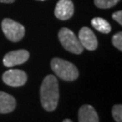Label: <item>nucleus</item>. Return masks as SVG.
I'll list each match as a JSON object with an SVG mask.
<instances>
[{"instance_id": "f257e3e1", "label": "nucleus", "mask_w": 122, "mask_h": 122, "mask_svg": "<svg viewBox=\"0 0 122 122\" xmlns=\"http://www.w3.org/2000/svg\"><path fill=\"white\" fill-rule=\"evenodd\" d=\"M40 100L46 111H53L59 101V85L55 76L47 75L44 79L40 89Z\"/></svg>"}, {"instance_id": "dca6fc26", "label": "nucleus", "mask_w": 122, "mask_h": 122, "mask_svg": "<svg viewBox=\"0 0 122 122\" xmlns=\"http://www.w3.org/2000/svg\"><path fill=\"white\" fill-rule=\"evenodd\" d=\"M15 0H0L1 3H5V4H11V3H14Z\"/></svg>"}, {"instance_id": "9d476101", "label": "nucleus", "mask_w": 122, "mask_h": 122, "mask_svg": "<svg viewBox=\"0 0 122 122\" xmlns=\"http://www.w3.org/2000/svg\"><path fill=\"white\" fill-rule=\"evenodd\" d=\"M16 100L13 96L4 92H0V113L6 114L15 109Z\"/></svg>"}, {"instance_id": "1a4fd4ad", "label": "nucleus", "mask_w": 122, "mask_h": 122, "mask_svg": "<svg viewBox=\"0 0 122 122\" xmlns=\"http://www.w3.org/2000/svg\"><path fill=\"white\" fill-rule=\"evenodd\" d=\"M79 122H99V117L95 109L91 105H82L78 113Z\"/></svg>"}, {"instance_id": "f03ea898", "label": "nucleus", "mask_w": 122, "mask_h": 122, "mask_svg": "<svg viewBox=\"0 0 122 122\" xmlns=\"http://www.w3.org/2000/svg\"><path fill=\"white\" fill-rule=\"evenodd\" d=\"M51 68L59 78L66 81H72L79 77L77 67L73 63L61 58L52 59Z\"/></svg>"}, {"instance_id": "7ed1b4c3", "label": "nucleus", "mask_w": 122, "mask_h": 122, "mask_svg": "<svg viewBox=\"0 0 122 122\" xmlns=\"http://www.w3.org/2000/svg\"><path fill=\"white\" fill-rule=\"evenodd\" d=\"M58 38L63 48L68 52L75 54H81L83 52V47L80 43L79 38L69 28L62 27L60 29L58 33Z\"/></svg>"}, {"instance_id": "4468645a", "label": "nucleus", "mask_w": 122, "mask_h": 122, "mask_svg": "<svg viewBox=\"0 0 122 122\" xmlns=\"http://www.w3.org/2000/svg\"><path fill=\"white\" fill-rule=\"evenodd\" d=\"M112 44L119 51H122V33L118 32L115 34L112 37Z\"/></svg>"}, {"instance_id": "f8f14e48", "label": "nucleus", "mask_w": 122, "mask_h": 122, "mask_svg": "<svg viewBox=\"0 0 122 122\" xmlns=\"http://www.w3.org/2000/svg\"><path fill=\"white\" fill-rule=\"evenodd\" d=\"M120 0H94V4L97 7L101 9H108L118 4Z\"/></svg>"}, {"instance_id": "9b49d317", "label": "nucleus", "mask_w": 122, "mask_h": 122, "mask_svg": "<svg viewBox=\"0 0 122 122\" xmlns=\"http://www.w3.org/2000/svg\"><path fill=\"white\" fill-rule=\"evenodd\" d=\"M92 25L94 29L102 34H109L111 31V25L107 20L101 17H94L92 20Z\"/></svg>"}, {"instance_id": "f3484780", "label": "nucleus", "mask_w": 122, "mask_h": 122, "mask_svg": "<svg viewBox=\"0 0 122 122\" xmlns=\"http://www.w3.org/2000/svg\"><path fill=\"white\" fill-rule=\"evenodd\" d=\"M62 122H72V121H71V119H68V118H67V119H64V120H63Z\"/></svg>"}, {"instance_id": "a211bd4d", "label": "nucleus", "mask_w": 122, "mask_h": 122, "mask_svg": "<svg viewBox=\"0 0 122 122\" xmlns=\"http://www.w3.org/2000/svg\"><path fill=\"white\" fill-rule=\"evenodd\" d=\"M36 1H45V0H36Z\"/></svg>"}, {"instance_id": "2eb2a0df", "label": "nucleus", "mask_w": 122, "mask_h": 122, "mask_svg": "<svg viewBox=\"0 0 122 122\" xmlns=\"http://www.w3.org/2000/svg\"><path fill=\"white\" fill-rule=\"evenodd\" d=\"M112 18L116 21L117 23H118L120 25H122V11L121 10H118L116 11L112 14Z\"/></svg>"}, {"instance_id": "0eeeda50", "label": "nucleus", "mask_w": 122, "mask_h": 122, "mask_svg": "<svg viewBox=\"0 0 122 122\" xmlns=\"http://www.w3.org/2000/svg\"><path fill=\"white\" fill-rule=\"evenodd\" d=\"M78 38L83 48L89 51H94L98 47V40L96 35L89 27L84 26L79 31Z\"/></svg>"}, {"instance_id": "20e7f679", "label": "nucleus", "mask_w": 122, "mask_h": 122, "mask_svg": "<svg viewBox=\"0 0 122 122\" xmlns=\"http://www.w3.org/2000/svg\"><path fill=\"white\" fill-rule=\"evenodd\" d=\"M1 27L5 37L13 43H17L21 41L25 34V26L10 18L3 19L1 23Z\"/></svg>"}, {"instance_id": "39448f33", "label": "nucleus", "mask_w": 122, "mask_h": 122, "mask_svg": "<svg viewBox=\"0 0 122 122\" xmlns=\"http://www.w3.org/2000/svg\"><path fill=\"white\" fill-rule=\"evenodd\" d=\"M2 80L8 86L21 87L27 81V74L22 70L10 69L3 74Z\"/></svg>"}, {"instance_id": "423d86ee", "label": "nucleus", "mask_w": 122, "mask_h": 122, "mask_svg": "<svg viewBox=\"0 0 122 122\" xmlns=\"http://www.w3.org/2000/svg\"><path fill=\"white\" fill-rule=\"evenodd\" d=\"M29 52L20 49L16 51L7 52L3 58V64L5 67H14L15 65H20L25 63L29 59Z\"/></svg>"}, {"instance_id": "ddd939ff", "label": "nucleus", "mask_w": 122, "mask_h": 122, "mask_svg": "<svg viewBox=\"0 0 122 122\" xmlns=\"http://www.w3.org/2000/svg\"><path fill=\"white\" fill-rule=\"evenodd\" d=\"M112 116L117 122H122V106L120 104L114 105L112 108Z\"/></svg>"}, {"instance_id": "6e6552de", "label": "nucleus", "mask_w": 122, "mask_h": 122, "mask_svg": "<svg viewBox=\"0 0 122 122\" xmlns=\"http://www.w3.org/2000/svg\"><path fill=\"white\" fill-rule=\"evenodd\" d=\"M74 13V5L71 0H59L54 9V15L56 18L66 21L70 19Z\"/></svg>"}]
</instances>
